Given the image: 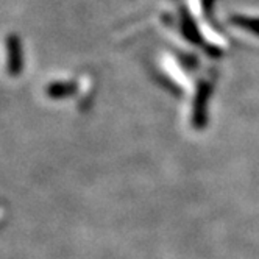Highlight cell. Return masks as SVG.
Returning <instances> with one entry per match:
<instances>
[{"label":"cell","mask_w":259,"mask_h":259,"mask_svg":"<svg viewBox=\"0 0 259 259\" xmlns=\"http://www.w3.org/2000/svg\"><path fill=\"white\" fill-rule=\"evenodd\" d=\"M234 22L251 33L259 34V19H254V17H237V19H234Z\"/></svg>","instance_id":"obj_3"},{"label":"cell","mask_w":259,"mask_h":259,"mask_svg":"<svg viewBox=\"0 0 259 259\" xmlns=\"http://www.w3.org/2000/svg\"><path fill=\"white\" fill-rule=\"evenodd\" d=\"M72 84L69 83H53L47 88V94L53 99H60V97H66L72 92Z\"/></svg>","instance_id":"obj_2"},{"label":"cell","mask_w":259,"mask_h":259,"mask_svg":"<svg viewBox=\"0 0 259 259\" xmlns=\"http://www.w3.org/2000/svg\"><path fill=\"white\" fill-rule=\"evenodd\" d=\"M8 69L10 73L13 75H17L22 69V57H21V46H19V39L16 36H10L8 42Z\"/></svg>","instance_id":"obj_1"}]
</instances>
